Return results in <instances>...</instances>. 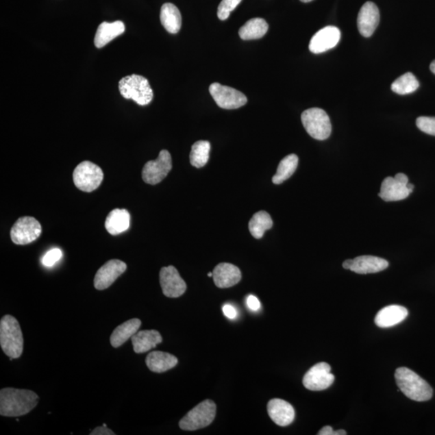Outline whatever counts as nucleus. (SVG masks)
<instances>
[{
    "instance_id": "obj_1",
    "label": "nucleus",
    "mask_w": 435,
    "mask_h": 435,
    "mask_svg": "<svg viewBox=\"0 0 435 435\" xmlns=\"http://www.w3.org/2000/svg\"><path fill=\"white\" fill-rule=\"evenodd\" d=\"M39 397L27 389L4 388L0 391V414L3 417H20L36 408Z\"/></svg>"
},
{
    "instance_id": "obj_2",
    "label": "nucleus",
    "mask_w": 435,
    "mask_h": 435,
    "mask_svg": "<svg viewBox=\"0 0 435 435\" xmlns=\"http://www.w3.org/2000/svg\"><path fill=\"white\" fill-rule=\"evenodd\" d=\"M395 379L400 391L410 399L415 401H427L432 399L433 389L418 374L408 368H398Z\"/></svg>"
},
{
    "instance_id": "obj_3",
    "label": "nucleus",
    "mask_w": 435,
    "mask_h": 435,
    "mask_svg": "<svg viewBox=\"0 0 435 435\" xmlns=\"http://www.w3.org/2000/svg\"><path fill=\"white\" fill-rule=\"evenodd\" d=\"M0 345L12 360L21 357L24 350V338L19 323L12 315H5L0 321Z\"/></svg>"
},
{
    "instance_id": "obj_4",
    "label": "nucleus",
    "mask_w": 435,
    "mask_h": 435,
    "mask_svg": "<svg viewBox=\"0 0 435 435\" xmlns=\"http://www.w3.org/2000/svg\"><path fill=\"white\" fill-rule=\"evenodd\" d=\"M119 90L123 98L134 100L140 106L152 102L153 91L147 79L138 75H128L119 82Z\"/></svg>"
},
{
    "instance_id": "obj_5",
    "label": "nucleus",
    "mask_w": 435,
    "mask_h": 435,
    "mask_svg": "<svg viewBox=\"0 0 435 435\" xmlns=\"http://www.w3.org/2000/svg\"><path fill=\"white\" fill-rule=\"evenodd\" d=\"M301 122L308 134L318 140H324L332 134V123L321 108H310L301 114Z\"/></svg>"
},
{
    "instance_id": "obj_6",
    "label": "nucleus",
    "mask_w": 435,
    "mask_h": 435,
    "mask_svg": "<svg viewBox=\"0 0 435 435\" xmlns=\"http://www.w3.org/2000/svg\"><path fill=\"white\" fill-rule=\"evenodd\" d=\"M216 415V405L212 400H206L196 406L179 422V427L183 430H199L207 427L212 423Z\"/></svg>"
},
{
    "instance_id": "obj_7",
    "label": "nucleus",
    "mask_w": 435,
    "mask_h": 435,
    "mask_svg": "<svg viewBox=\"0 0 435 435\" xmlns=\"http://www.w3.org/2000/svg\"><path fill=\"white\" fill-rule=\"evenodd\" d=\"M75 185L82 191L92 192L98 189L103 179L102 169L90 162H84L73 173Z\"/></svg>"
},
{
    "instance_id": "obj_8",
    "label": "nucleus",
    "mask_w": 435,
    "mask_h": 435,
    "mask_svg": "<svg viewBox=\"0 0 435 435\" xmlns=\"http://www.w3.org/2000/svg\"><path fill=\"white\" fill-rule=\"evenodd\" d=\"M42 232V227L34 217H21L14 224L11 238L14 244L26 245L38 240Z\"/></svg>"
},
{
    "instance_id": "obj_9",
    "label": "nucleus",
    "mask_w": 435,
    "mask_h": 435,
    "mask_svg": "<svg viewBox=\"0 0 435 435\" xmlns=\"http://www.w3.org/2000/svg\"><path fill=\"white\" fill-rule=\"evenodd\" d=\"M209 91L218 106L223 109L240 108L248 102V99L240 91L217 82L210 86Z\"/></svg>"
},
{
    "instance_id": "obj_10",
    "label": "nucleus",
    "mask_w": 435,
    "mask_h": 435,
    "mask_svg": "<svg viewBox=\"0 0 435 435\" xmlns=\"http://www.w3.org/2000/svg\"><path fill=\"white\" fill-rule=\"evenodd\" d=\"M172 169V158L167 150H162L155 161L145 164L142 178L150 185H157L166 177Z\"/></svg>"
},
{
    "instance_id": "obj_11",
    "label": "nucleus",
    "mask_w": 435,
    "mask_h": 435,
    "mask_svg": "<svg viewBox=\"0 0 435 435\" xmlns=\"http://www.w3.org/2000/svg\"><path fill=\"white\" fill-rule=\"evenodd\" d=\"M331 370V366L325 362L315 364L305 374L303 386L310 391L325 390L335 382Z\"/></svg>"
},
{
    "instance_id": "obj_12",
    "label": "nucleus",
    "mask_w": 435,
    "mask_h": 435,
    "mask_svg": "<svg viewBox=\"0 0 435 435\" xmlns=\"http://www.w3.org/2000/svg\"><path fill=\"white\" fill-rule=\"evenodd\" d=\"M160 283L164 296L177 299L185 294L186 284L175 267H164L160 272Z\"/></svg>"
},
{
    "instance_id": "obj_13",
    "label": "nucleus",
    "mask_w": 435,
    "mask_h": 435,
    "mask_svg": "<svg viewBox=\"0 0 435 435\" xmlns=\"http://www.w3.org/2000/svg\"><path fill=\"white\" fill-rule=\"evenodd\" d=\"M127 264L120 260H111L105 263L95 275L94 285L96 290H104L126 271Z\"/></svg>"
},
{
    "instance_id": "obj_14",
    "label": "nucleus",
    "mask_w": 435,
    "mask_h": 435,
    "mask_svg": "<svg viewBox=\"0 0 435 435\" xmlns=\"http://www.w3.org/2000/svg\"><path fill=\"white\" fill-rule=\"evenodd\" d=\"M341 38L340 30L335 26H327L320 29L311 38L309 45L311 53L319 54L335 48Z\"/></svg>"
},
{
    "instance_id": "obj_15",
    "label": "nucleus",
    "mask_w": 435,
    "mask_h": 435,
    "mask_svg": "<svg viewBox=\"0 0 435 435\" xmlns=\"http://www.w3.org/2000/svg\"><path fill=\"white\" fill-rule=\"evenodd\" d=\"M380 22V12L377 5L373 2L365 3L361 8L357 25L360 34L364 38H370L374 34Z\"/></svg>"
},
{
    "instance_id": "obj_16",
    "label": "nucleus",
    "mask_w": 435,
    "mask_h": 435,
    "mask_svg": "<svg viewBox=\"0 0 435 435\" xmlns=\"http://www.w3.org/2000/svg\"><path fill=\"white\" fill-rule=\"evenodd\" d=\"M267 410L270 419L280 427H287L295 419L294 407L290 403L278 398L269 401Z\"/></svg>"
},
{
    "instance_id": "obj_17",
    "label": "nucleus",
    "mask_w": 435,
    "mask_h": 435,
    "mask_svg": "<svg viewBox=\"0 0 435 435\" xmlns=\"http://www.w3.org/2000/svg\"><path fill=\"white\" fill-rule=\"evenodd\" d=\"M242 274L239 268L229 263H221L214 268L213 279L215 286L221 288L234 286L241 280Z\"/></svg>"
},
{
    "instance_id": "obj_18",
    "label": "nucleus",
    "mask_w": 435,
    "mask_h": 435,
    "mask_svg": "<svg viewBox=\"0 0 435 435\" xmlns=\"http://www.w3.org/2000/svg\"><path fill=\"white\" fill-rule=\"evenodd\" d=\"M408 310L404 306H388L379 311L375 318V323L381 328H389L401 323L408 316Z\"/></svg>"
},
{
    "instance_id": "obj_19",
    "label": "nucleus",
    "mask_w": 435,
    "mask_h": 435,
    "mask_svg": "<svg viewBox=\"0 0 435 435\" xmlns=\"http://www.w3.org/2000/svg\"><path fill=\"white\" fill-rule=\"evenodd\" d=\"M411 193L407 184L397 181L395 177H388L382 182L379 196L386 201H396L408 198Z\"/></svg>"
},
{
    "instance_id": "obj_20",
    "label": "nucleus",
    "mask_w": 435,
    "mask_h": 435,
    "mask_svg": "<svg viewBox=\"0 0 435 435\" xmlns=\"http://www.w3.org/2000/svg\"><path fill=\"white\" fill-rule=\"evenodd\" d=\"M388 267L386 260L373 256H360L352 261L351 271L359 274L377 273Z\"/></svg>"
},
{
    "instance_id": "obj_21",
    "label": "nucleus",
    "mask_w": 435,
    "mask_h": 435,
    "mask_svg": "<svg viewBox=\"0 0 435 435\" xmlns=\"http://www.w3.org/2000/svg\"><path fill=\"white\" fill-rule=\"evenodd\" d=\"M125 32V25L123 22L118 21L112 23L103 22L96 32L95 38V47L101 49L111 42Z\"/></svg>"
},
{
    "instance_id": "obj_22",
    "label": "nucleus",
    "mask_w": 435,
    "mask_h": 435,
    "mask_svg": "<svg viewBox=\"0 0 435 435\" xmlns=\"http://www.w3.org/2000/svg\"><path fill=\"white\" fill-rule=\"evenodd\" d=\"M162 342V337L156 330L139 331L132 337V346L136 353L141 354L157 347Z\"/></svg>"
},
{
    "instance_id": "obj_23",
    "label": "nucleus",
    "mask_w": 435,
    "mask_h": 435,
    "mask_svg": "<svg viewBox=\"0 0 435 435\" xmlns=\"http://www.w3.org/2000/svg\"><path fill=\"white\" fill-rule=\"evenodd\" d=\"M146 364L153 373H162L175 367L177 357L163 351H152L146 357Z\"/></svg>"
},
{
    "instance_id": "obj_24",
    "label": "nucleus",
    "mask_w": 435,
    "mask_h": 435,
    "mask_svg": "<svg viewBox=\"0 0 435 435\" xmlns=\"http://www.w3.org/2000/svg\"><path fill=\"white\" fill-rule=\"evenodd\" d=\"M131 215L125 209H114L109 213L105 227L110 234L117 236L129 228Z\"/></svg>"
},
{
    "instance_id": "obj_25",
    "label": "nucleus",
    "mask_w": 435,
    "mask_h": 435,
    "mask_svg": "<svg viewBox=\"0 0 435 435\" xmlns=\"http://www.w3.org/2000/svg\"><path fill=\"white\" fill-rule=\"evenodd\" d=\"M140 326L141 321L139 319H132L120 325L112 334V346L114 348L122 346L139 332Z\"/></svg>"
},
{
    "instance_id": "obj_26",
    "label": "nucleus",
    "mask_w": 435,
    "mask_h": 435,
    "mask_svg": "<svg viewBox=\"0 0 435 435\" xmlns=\"http://www.w3.org/2000/svg\"><path fill=\"white\" fill-rule=\"evenodd\" d=\"M161 22L168 33L176 34L182 27V15L178 8L171 3H164L161 9Z\"/></svg>"
},
{
    "instance_id": "obj_27",
    "label": "nucleus",
    "mask_w": 435,
    "mask_h": 435,
    "mask_svg": "<svg viewBox=\"0 0 435 435\" xmlns=\"http://www.w3.org/2000/svg\"><path fill=\"white\" fill-rule=\"evenodd\" d=\"M269 25L262 18H253L240 27L239 35L244 40H256L267 34Z\"/></svg>"
},
{
    "instance_id": "obj_28",
    "label": "nucleus",
    "mask_w": 435,
    "mask_h": 435,
    "mask_svg": "<svg viewBox=\"0 0 435 435\" xmlns=\"http://www.w3.org/2000/svg\"><path fill=\"white\" fill-rule=\"evenodd\" d=\"M271 216L264 210L256 213L249 223V228L251 236L256 239H261L264 232L273 227Z\"/></svg>"
},
{
    "instance_id": "obj_29",
    "label": "nucleus",
    "mask_w": 435,
    "mask_h": 435,
    "mask_svg": "<svg viewBox=\"0 0 435 435\" xmlns=\"http://www.w3.org/2000/svg\"><path fill=\"white\" fill-rule=\"evenodd\" d=\"M297 164H299V158L295 154H290L283 158L279 164L276 174L273 177L274 184H282V182L288 179L295 173Z\"/></svg>"
},
{
    "instance_id": "obj_30",
    "label": "nucleus",
    "mask_w": 435,
    "mask_h": 435,
    "mask_svg": "<svg viewBox=\"0 0 435 435\" xmlns=\"http://www.w3.org/2000/svg\"><path fill=\"white\" fill-rule=\"evenodd\" d=\"M210 151V142L206 140L197 141L192 146L190 155V161L192 166L196 168L205 166L209 161Z\"/></svg>"
},
{
    "instance_id": "obj_31",
    "label": "nucleus",
    "mask_w": 435,
    "mask_h": 435,
    "mask_svg": "<svg viewBox=\"0 0 435 435\" xmlns=\"http://www.w3.org/2000/svg\"><path fill=\"white\" fill-rule=\"evenodd\" d=\"M419 82L412 73H406L393 82L391 89L398 95H409L419 89Z\"/></svg>"
},
{
    "instance_id": "obj_32",
    "label": "nucleus",
    "mask_w": 435,
    "mask_h": 435,
    "mask_svg": "<svg viewBox=\"0 0 435 435\" xmlns=\"http://www.w3.org/2000/svg\"><path fill=\"white\" fill-rule=\"evenodd\" d=\"M242 0H222L218 8V17L221 21H226L232 12L235 9Z\"/></svg>"
},
{
    "instance_id": "obj_33",
    "label": "nucleus",
    "mask_w": 435,
    "mask_h": 435,
    "mask_svg": "<svg viewBox=\"0 0 435 435\" xmlns=\"http://www.w3.org/2000/svg\"><path fill=\"white\" fill-rule=\"evenodd\" d=\"M416 125L425 134L435 136V117L421 116L417 119Z\"/></svg>"
},
{
    "instance_id": "obj_34",
    "label": "nucleus",
    "mask_w": 435,
    "mask_h": 435,
    "mask_svg": "<svg viewBox=\"0 0 435 435\" xmlns=\"http://www.w3.org/2000/svg\"><path fill=\"white\" fill-rule=\"evenodd\" d=\"M62 258V251L59 249H53L47 251L43 256L41 262L47 267H52Z\"/></svg>"
},
{
    "instance_id": "obj_35",
    "label": "nucleus",
    "mask_w": 435,
    "mask_h": 435,
    "mask_svg": "<svg viewBox=\"0 0 435 435\" xmlns=\"http://www.w3.org/2000/svg\"><path fill=\"white\" fill-rule=\"evenodd\" d=\"M319 435H346L347 432L345 430H338L335 432L332 427L326 425L323 429L319 430Z\"/></svg>"
},
{
    "instance_id": "obj_36",
    "label": "nucleus",
    "mask_w": 435,
    "mask_h": 435,
    "mask_svg": "<svg viewBox=\"0 0 435 435\" xmlns=\"http://www.w3.org/2000/svg\"><path fill=\"white\" fill-rule=\"evenodd\" d=\"M247 306L253 311H258L260 308V302L258 297L253 295H249L247 299Z\"/></svg>"
},
{
    "instance_id": "obj_37",
    "label": "nucleus",
    "mask_w": 435,
    "mask_h": 435,
    "mask_svg": "<svg viewBox=\"0 0 435 435\" xmlns=\"http://www.w3.org/2000/svg\"><path fill=\"white\" fill-rule=\"evenodd\" d=\"M223 312L228 319H234L237 317V310H236L234 306L230 304H226L223 306Z\"/></svg>"
},
{
    "instance_id": "obj_38",
    "label": "nucleus",
    "mask_w": 435,
    "mask_h": 435,
    "mask_svg": "<svg viewBox=\"0 0 435 435\" xmlns=\"http://www.w3.org/2000/svg\"><path fill=\"white\" fill-rule=\"evenodd\" d=\"M90 435H116V433L113 432L112 430L108 429L107 427H96L92 432L90 433Z\"/></svg>"
},
{
    "instance_id": "obj_39",
    "label": "nucleus",
    "mask_w": 435,
    "mask_h": 435,
    "mask_svg": "<svg viewBox=\"0 0 435 435\" xmlns=\"http://www.w3.org/2000/svg\"><path fill=\"white\" fill-rule=\"evenodd\" d=\"M395 177L397 181L404 183V184H408L409 183L408 177H407L404 173H397Z\"/></svg>"
},
{
    "instance_id": "obj_40",
    "label": "nucleus",
    "mask_w": 435,
    "mask_h": 435,
    "mask_svg": "<svg viewBox=\"0 0 435 435\" xmlns=\"http://www.w3.org/2000/svg\"><path fill=\"white\" fill-rule=\"evenodd\" d=\"M352 261H353V260H347L345 261V262L343 263V269H349L351 267V264H352Z\"/></svg>"
},
{
    "instance_id": "obj_41",
    "label": "nucleus",
    "mask_w": 435,
    "mask_h": 435,
    "mask_svg": "<svg viewBox=\"0 0 435 435\" xmlns=\"http://www.w3.org/2000/svg\"><path fill=\"white\" fill-rule=\"evenodd\" d=\"M430 71L435 75V60L430 64Z\"/></svg>"
},
{
    "instance_id": "obj_42",
    "label": "nucleus",
    "mask_w": 435,
    "mask_h": 435,
    "mask_svg": "<svg viewBox=\"0 0 435 435\" xmlns=\"http://www.w3.org/2000/svg\"><path fill=\"white\" fill-rule=\"evenodd\" d=\"M407 187H408V189L411 191L413 192L414 190V185L413 184H410V183H408V184H407Z\"/></svg>"
},
{
    "instance_id": "obj_43",
    "label": "nucleus",
    "mask_w": 435,
    "mask_h": 435,
    "mask_svg": "<svg viewBox=\"0 0 435 435\" xmlns=\"http://www.w3.org/2000/svg\"><path fill=\"white\" fill-rule=\"evenodd\" d=\"M300 1L302 3H310L311 1H313V0H300Z\"/></svg>"
},
{
    "instance_id": "obj_44",
    "label": "nucleus",
    "mask_w": 435,
    "mask_h": 435,
    "mask_svg": "<svg viewBox=\"0 0 435 435\" xmlns=\"http://www.w3.org/2000/svg\"><path fill=\"white\" fill-rule=\"evenodd\" d=\"M208 277H213V273H208Z\"/></svg>"
}]
</instances>
